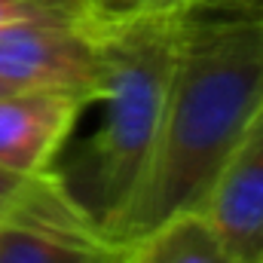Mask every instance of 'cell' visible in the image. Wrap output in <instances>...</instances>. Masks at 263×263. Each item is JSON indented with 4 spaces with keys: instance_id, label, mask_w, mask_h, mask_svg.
<instances>
[{
    "instance_id": "cell-1",
    "label": "cell",
    "mask_w": 263,
    "mask_h": 263,
    "mask_svg": "<svg viewBox=\"0 0 263 263\" xmlns=\"http://www.w3.org/2000/svg\"><path fill=\"white\" fill-rule=\"evenodd\" d=\"M260 107L263 12L193 3L181 18L156 147L117 236L138 242L162 220L199 211Z\"/></svg>"
},
{
    "instance_id": "cell-2",
    "label": "cell",
    "mask_w": 263,
    "mask_h": 263,
    "mask_svg": "<svg viewBox=\"0 0 263 263\" xmlns=\"http://www.w3.org/2000/svg\"><path fill=\"white\" fill-rule=\"evenodd\" d=\"M181 18H147L95 31L104 52V95L95 104L101 120L80 150L77 181H62L114 236L144 184L156 147Z\"/></svg>"
},
{
    "instance_id": "cell-3",
    "label": "cell",
    "mask_w": 263,
    "mask_h": 263,
    "mask_svg": "<svg viewBox=\"0 0 263 263\" xmlns=\"http://www.w3.org/2000/svg\"><path fill=\"white\" fill-rule=\"evenodd\" d=\"M135 242L107 233L55 168L0 205V263H129Z\"/></svg>"
},
{
    "instance_id": "cell-4",
    "label": "cell",
    "mask_w": 263,
    "mask_h": 263,
    "mask_svg": "<svg viewBox=\"0 0 263 263\" xmlns=\"http://www.w3.org/2000/svg\"><path fill=\"white\" fill-rule=\"evenodd\" d=\"M0 83L55 89L95 107L104 95V52L83 22H25L0 31Z\"/></svg>"
},
{
    "instance_id": "cell-5",
    "label": "cell",
    "mask_w": 263,
    "mask_h": 263,
    "mask_svg": "<svg viewBox=\"0 0 263 263\" xmlns=\"http://www.w3.org/2000/svg\"><path fill=\"white\" fill-rule=\"evenodd\" d=\"M236 263H263V107L199 205Z\"/></svg>"
},
{
    "instance_id": "cell-6",
    "label": "cell",
    "mask_w": 263,
    "mask_h": 263,
    "mask_svg": "<svg viewBox=\"0 0 263 263\" xmlns=\"http://www.w3.org/2000/svg\"><path fill=\"white\" fill-rule=\"evenodd\" d=\"M86 104L55 89L0 92V168L31 178L49 172Z\"/></svg>"
},
{
    "instance_id": "cell-7",
    "label": "cell",
    "mask_w": 263,
    "mask_h": 263,
    "mask_svg": "<svg viewBox=\"0 0 263 263\" xmlns=\"http://www.w3.org/2000/svg\"><path fill=\"white\" fill-rule=\"evenodd\" d=\"M129 263H236L202 211H184L135 242Z\"/></svg>"
},
{
    "instance_id": "cell-8",
    "label": "cell",
    "mask_w": 263,
    "mask_h": 263,
    "mask_svg": "<svg viewBox=\"0 0 263 263\" xmlns=\"http://www.w3.org/2000/svg\"><path fill=\"white\" fill-rule=\"evenodd\" d=\"M83 22L92 31L101 28H117L132 22H147V18H172L184 15L196 0H73Z\"/></svg>"
},
{
    "instance_id": "cell-9",
    "label": "cell",
    "mask_w": 263,
    "mask_h": 263,
    "mask_svg": "<svg viewBox=\"0 0 263 263\" xmlns=\"http://www.w3.org/2000/svg\"><path fill=\"white\" fill-rule=\"evenodd\" d=\"M25 22H83V15L73 0H0V31Z\"/></svg>"
},
{
    "instance_id": "cell-10",
    "label": "cell",
    "mask_w": 263,
    "mask_h": 263,
    "mask_svg": "<svg viewBox=\"0 0 263 263\" xmlns=\"http://www.w3.org/2000/svg\"><path fill=\"white\" fill-rule=\"evenodd\" d=\"M214 9H236V12H263V0H196Z\"/></svg>"
},
{
    "instance_id": "cell-11",
    "label": "cell",
    "mask_w": 263,
    "mask_h": 263,
    "mask_svg": "<svg viewBox=\"0 0 263 263\" xmlns=\"http://www.w3.org/2000/svg\"><path fill=\"white\" fill-rule=\"evenodd\" d=\"M22 184H25V178H22V175H12V172L0 168V205L12 196V193L22 187Z\"/></svg>"
},
{
    "instance_id": "cell-12",
    "label": "cell",
    "mask_w": 263,
    "mask_h": 263,
    "mask_svg": "<svg viewBox=\"0 0 263 263\" xmlns=\"http://www.w3.org/2000/svg\"><path fill=\"white\" fill-rule=\"evenodd\" d=\"M6 89H9V86H6V83H0V92H6Z\"/></svg>"
}]
</instances>
